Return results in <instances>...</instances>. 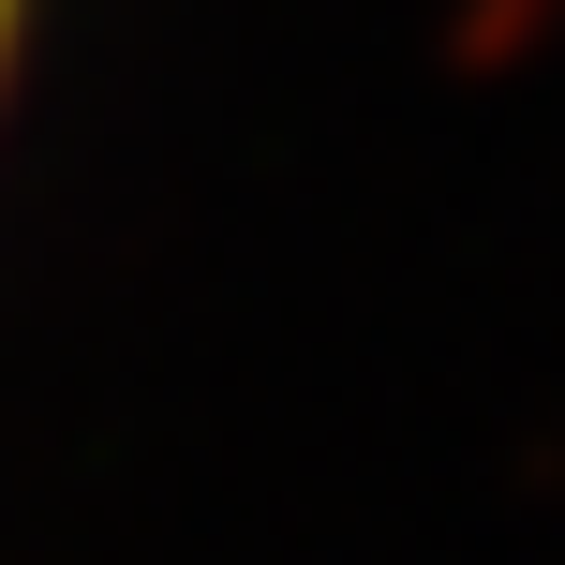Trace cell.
I'll return each mask as SVG.
<instances>
[{
	"label": "cell",
	"mask_w": 565,
	"mask_h": 565,
	"mask_svg": "<svg viewBox=\"0 0 565 565\" xmlns=\"http://www.w3.org/2000/svg\"><path fill=\"white\" fill-rule=\"evenodd\" d=\"M0 30H15V0H0Z\"/></svg>",
	"instance_id": "obj_1"
}]
</instances>
